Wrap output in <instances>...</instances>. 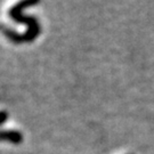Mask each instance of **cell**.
Listing matches in <instances>:
<instances>
[{"mask_svg": "<svg viewBox=\"0 0 154 154\" xmlns=\"http://www.w3.org/2000/svg\"><path fill=\"white\" fill-rule=\"evenodd\" d=\"M1 120H2V123H5L6 120H7V112L6 111H2V113H1Z\"/></svg>", "mask_w": 154, "mask_h": 154, "instance_id": "cell-2", "label": "cell"}, {"mask_svg": "<svg viewBox=\"0 0 154 154\" xmlns=\"http://www.w3.org/2000/svg\"><path fill=\"white\" fill-rule=\"evenodd\" d=\"M1 139L11 144H21L23 142V135L16 130H2Z\"/></svg>", "mask_w": 154, "mask_h": 154, "instance_id": "cell-1", "label": "cell"}]
</instances>
